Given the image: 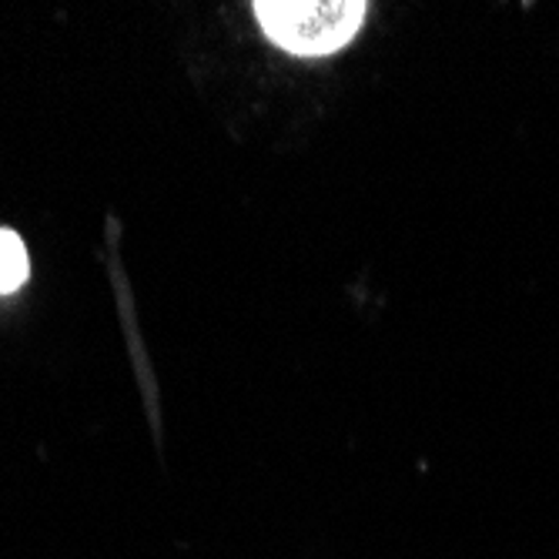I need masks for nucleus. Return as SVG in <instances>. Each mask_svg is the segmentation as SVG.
I'll return each mask as SVG.
<instances>
[{"instance_id":"obj_1","label":"nucleus","mask_w":559,"mask_h":559,"mask_svg":"<svg viewBox=\"0 0 559 559\" xmlns=\"http://www.w3.org/2000/svg\"><path fill=\"white\" fill-rule=\"evenodd\" d=\"M362 0H262L255 4L262 31L288 55L325 58L342 50L366 21Z\"/></svg>"},{"instance_id":"obj_2","label":"nucleus","mask_w":559,"mask_h":559,"mask_svg":"<svg viewBox=\"0 0 559 559\" xmlns=\"http://www.w3.org/2000/svg\"><path fill=\"white\" fill-rule=\"evenodd\" d=\"M27 275H31V262L24 241L11 228H0V292L4 295L17 292L27 282Z\"/></svg>"}]
</instances>
